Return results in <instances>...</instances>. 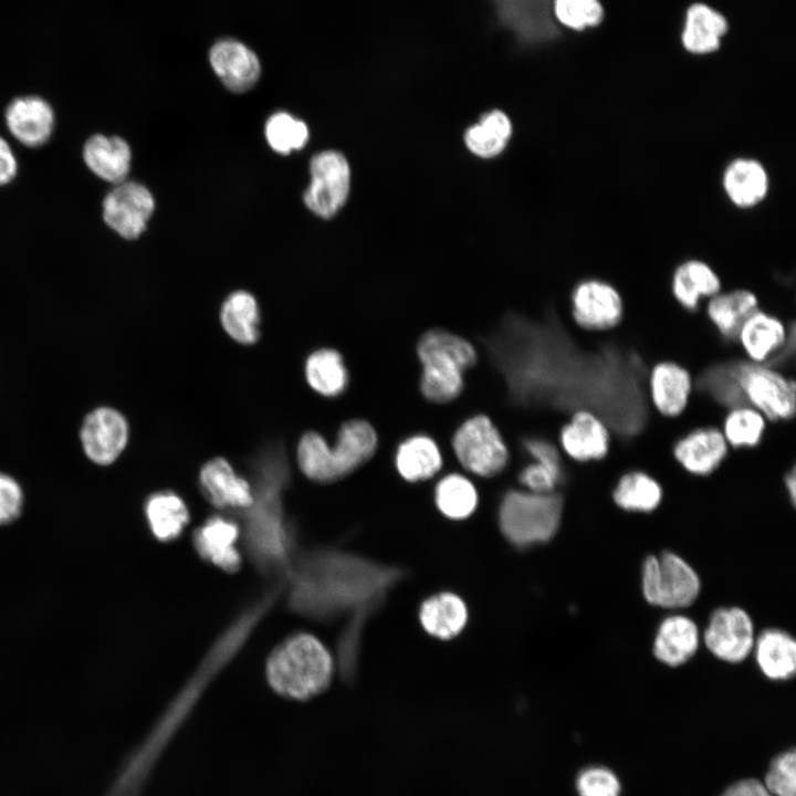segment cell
<instances>
[{
	"mask_svg": "<svg viewBox=\"0 0 796 796\" xmlns=\"http://www.w3.org/2000/svg\"><path fill=\"white\" fill-rule=\"evenodd\" d=\"M513 133L509 116L493 109L481 116L464 133L467 148L476 157L489 159L500 155L510 142Z\"/></svg>",
	"mask_w": 796,
	"mask_h": 796,
	"instance_id": "33",
	"label": "cell"
},
{
	"mask_svg": "<svg viewBox=\"0 0 796 796\" xmlns=\"http://www.w3.org/2000/svg\"><path fill=\"white\" fill-rule=\"evenodd\" d=\"M417 354L422 365L420 390L428 400L438 404L460 395L464 370L476 363V352L467 339L440 328L420 337Z\"/></svg>",
	"mask_w": 796,
	"mask_h": 796,
	"instance_id": "3",
	"label": "cell"
},
{
	"mask_svg": "<svg viewBox=\"0 0 796 796\" xmlns=\"http://www.w3.org/2000/svg\"><path fill=\"white\" fill-rule=\"evenodd\" d=\"M500 23L523 44L544 43L558 29L552 12L553 0H492Z\"/></svg>",
	"mask_w": 796,
	"mask_h": 796,
	"instance_id": "15",
	"label": "cell"
},
{
	"mask_svg": "<svg viewBox=\"0 0 796 796\" xmlns=\"http://www.w3.org/2000/svg\"><path fill=\"white\" fill-rule=\"evenodd\" d=\"M308 136L306 124L285 112L273 114L265 124V138L270 147L282 155L303 148Z\"/></svg>",
	"mask_w": 796,
	"mask_h": 796,
	"instance_id": "40",
	"label": "cell"
},
{
	"mask_svg": "<svg viewBox=\"0 0 796 796\" xmlns=\"http://www.w3.org/2000/svg\"><path fill=\"white\" fill-rule=\"evenodd\" d=\"M729 444L719 429L698 428L682 437L673 447L680 465L694 475H708L722 463Z\"/></svg>",
	"mask_w": 796,
	"mask_h": 796,
	"instance_id": "20",
	"label": "cell"
},
{
	"mask_svg": "<svg viewBox=\"0 0 796 796\" xmlns=\"http://www.w3.org/2000/svg\"><path fill=\"white\" fill-rule=\"evenodd\" d=\"M699 646L696 625L688 617L675 615L666 618L657 631L653 653L661 662L675 667L687 662Z\"/></svg>",
	"mask_w": 796,
	"mask_h": 796,
	"instance_id": "26",
	"label": "cell"
},
{
	"mask_svg": "<svg viewBox=\"0 0 796 796\" xmlns=\"http://www.w3.org/2000/svg\"><path fill=\"white\" fill-rule=\"evenodd\" d=\"M402 576L396 566L343 551L320 549L293 567L290 601L295 610L316 618L352 615L339 656L355 661L365 622Z\"/></svg>",
	"mask_w": 796,
	"mask_h": 796,
	"instance_id": "1",
	"label": "cell"
},
{
	"mask_svg": "<svg viewBox=\"0 0 796 796\" xmlns=\"http://www.w3.org/2000/svg\"><path fill=\"white\" fill-rule=\"evenodd\" d=\"M743 398L772 420L795 413V384L779 371L756 363L739 364L733 370Z\"/></svg>",
	"mask_w": 796,
	"mask_h": 796,
	"instance_id": "7",
	"label": "cell"
},
{
	"mask_svg": "<svg viewBox=\"0 0 796 796\" xmlns=\"http://www.w3.org/2000/svg\"><path fill=\"white\" fill-rule=\"evenodd\" d=\"M721 290L716 272L705 262L688 260L681 263L672 276V293L685 310L693 311L703 298H711Z\"/></svg>",
	"mask_w": 796,
	"mask_h": 796,
	"instance_id": "29",
	"label": "cell"
},
{
	"mask_svg": "<svg viewBox=\"0 0 796 796\" xmlns=\"http://www.w3.org/2000/svg\"><path fill=\"white\" fill-rule=\"evenodd\" d=\"M578 796H620V783L612 771L603 766L583 769L576 778Z\"/></svg>",
	"mask_w": 796,
	"mask_h": 796,
	"instance_id": "43",
	"label": "cell"
},
{
	"mask_svg": "<svg viewBox=\"0 0 796 796\" xmlns=\"http://www.w3.org/2000/svg\"><path fill=\"white\" fill-rule=\"evenodd\" d=\"M562 512L563 501L557 494L512 490L501 502L499 525L513 546L530 548L555 536Z\"/></svg>",
	"mask_w": 796,
	"mask_h": 796,
	"instance_id": "5",
	"label": "cell"
},
{
	"mask_svg": "<svg viewBox=\"0 0 796 796\" xmlns=\"http://www.w3.org/2000/svg\"><path fill=\"white\" fill-rule=\"evenodd\" d=\"M83 159L95 176L116 185L124 181L130 170L132 151L118 136L95 134L84 144Z\"/></svg>",
	"mask_w": 796,
	"mask_h": 796,
	"instance_id": "24",
	"label": "cell"
},
{
	"mask_svg": "<svg viewBox=\"0 0 796 796\" xmlns=\"http://www.w3.org/2000/svg\"><path fill=\"white\" fill-rule=\"evenodd\" d=\"M524 446L536 461L561 464L558 451L551 442L542 439H527L524 441Z\"/></svg>",
	"mask_w": 796,
	"mask_h": 796,
	"instance_id": "46",
	"label": "cell"
},
{
	"mask_svg": "<svg viewBox=\"0 0 796 796\" xmlns=\"http://www.w3.org/2000/svg\"><path fill=\"white\" fill-rule=\"evenodd\" d=\"M333 667L329 652L318 639L298 633L272 652L266 664V678L281 695L306 700L328 687Z\"/></svg>",
	"mask_w": 796,
	"mask_h": 796,
	"instance_id": "2",
	"label": "cell"
},
{
	"mask_svg": "<svg viewBox=\"0 0 796 796\" xmlns=\"http://www.w3.org/2000/svg\"><path fill=\"white\" fill-rule=\"evenodd\" d=\"M562 479V465L543 461L531 463L520 474L523 485L535 493H553Z\"/></svg>",
	"mask_w": 796,
	"mask_h": 796,
	"instance_id": "44",
	"label": "cell"
},
{
	"mask_svg": "<svg viewBox=\"0 0 796 796\" xmlns=\"http://www.w3.org/2000/svg\"><path fill=\"white\" fill-rule=\"evenodd\" d=\"M419 619L430 636L451 639L464 628L468 621V609L458 595L440 593L422 603Z\"/></svg>",
	"mask_w": 796,
	"mask_h": 796,
	"instance_id": "28",
	"label": "cell"
},
{
	"mask_svg": "<svg viewBox=\"0 0 796 796\" xmlns=\"http://www.w3.org/2000/svg\"><path fill=\"white\" fill-rule=\"evenodd\" d=\"M765 416L752 406H733L723 423V436L729 446L751 448L756 446L765 431Z\"/></svg>",
	"mask_w": 796,
	"mask_h": 796,
	"instance_id": "39",
	"label": "cell"
},
{
	"mask_svg": "<svg viewBox=\"0 0 796 796\" xmlns=\"http://www.w3.org/2000/svg\"><path fill=\"white\" fill-rule=\"evenodd\" d=\"M311 184L304 191L305 206L323 219L334 217L346 203L350 190V167L336 150H324L310 161Z\"/></svg>",
	"mask_w": 796,
	"mask_h": 796,
	"instance_id": "9",
	"label": "cell"
},
{
	"mask_svg": "<svg viewBox=\"0 0 796 796\" xmlns=\"http://www.w3.org/2000/svg\"><path fill=\"white\" fill-rule=\"evenodd\" d=\"M395 463L405 480L418 482L432 478L441 469L442 457L431 438L417 434L400 443Z\"/></svg>",
	"mask_w": 796,
	"mask_h": 796,
	"instance_id": "32",
	"label": "cell"
},
{
	"mask_svg": "<svg viewBox=\"0 0 796 796\" xmlns=\"http://www.w3.org/2000/svg\"><path fill=\"white\" fill-rule=\"evenodd\" d=\"M220 321L226 333L237 343L252 345L259 339V306L249 292L231 293L221 306Z\"/></svg>",
	"mask_w": 796,
	"mask_h": 796,
	"instance_id": "34",
	"label": "cell"
},
{
	"mask_svg": "<svg viewBox=\"0 0 796 796\" xmlns=\"http://www.w3.org/2000/svg\"><path fill=\"white\" fill-rule=\"evenodd\" d=\"M708 649L719 659L735 663L754 647V628L747 612L737 607L716 609L703 635Z\"/></svg>",
	"mask_w": 796,
	"mask_h": 796,
	"instance_id": "13",
	"label": "cell"
},
{
	"mask_svg": "<svg viewBox=\"0 0 796 796\" xmlns=\"http://www.w3.org/2000/svg\"><path fill=\"white\" fill-rule=\"evenodd\" d=\"M377 434L373 426L363 419L342 425L335 444L326 440L318 450L321 482H332L352 473L371 458L377 448Z\"/></svg>",
	"mask_w": 796,
	"mask_h": 796,
	"instance_id": "10",
	"label": "cell"
},
{
	"mask_svg": "<svg viewBox=\"0 0 796 796\" xmlns=\"http://www.w3.org/2000/svg\"><path fill=\"white\" fill-rule=\"evenodd\" d=\"M736 339L752 363L762 364L784 347L787 329L776 316L756 310L743 323Z\"/></svg>",
	"mask_w": 796,
	"mask_h": 796,
	"instance_id": "25",
	"label": "cell"
},
{
	"mask_svg": "<svg viewBox=\"0 0 796 796\" xmlns=\"http://www.w3.org/2000/svg\"><path fill=\"white\" fill-rule=\"evenodd\" d=\"M129 426L125 416L112 407H97L83 419L80 429L82 449L97 465L114 463L125 450Z\"/></svg>",
	"mask_w": 796,
	"mask_h": 796,
	"instance_id": "12",
	"label": "cell"
},
{
	"mask_svg": "<svg viewBox=\"0 0 796 796\" xmlns=\"http://www.w3.org/2000/svg\"><path fill=\"white\" fill-rule=\"evenodd\" d=\"M575 322L588 331H607L622 318L624 303L619 292L609 283L589 279L578 283L572 294Z\"/></svg>",
	"mask_w": 796,
	"mask_h": 796,
	"instance_id": "14",
	"label": "cell"
},
{
	"mask_svg": "<svg viewBox=\"0 0 796 796\" xmlns=\"http://www.w3.org/2000/svg\"><path fill=\"white\" fill-rule=\"evenodd\" d=\"M23 492L18 481L0 472V524L11 522L21 512Z\"/></svg>",
	"mask_w": 796,
	"mask_h": 796,
	"instance_id": "45",
	"label": "cell"
},
{
	"mask_svg": "<svg viewBox=\"0 0 796 796\" xmlns=\"http://www.w3.org/2000/svg\"><path fill=\"white\" fill-rule=\"evenodd\" d=\"M552 12L559 24L575 31L596 27L604 18L599 0H553Z\"/></svg>",
	"mask_w": 796,
	"mask_h": 796,
	"instance_id": "41",
	"label": "cell"
},
{
	"mask_svg": "<svg viewBox=\"0 0 796 796\" xmlns=\"http://www.w3.org/2000/svg\"><path fill=\"white\" fill-rule=\"evenodd\" d=\"M209 57L214 73L232 92H245L259 80L261 66L256 55L238 41L228 39L217 42Z\"/></svg>",
	"mask_w": 796,
	"mask_h": 796,
	"instance_id": "17",
	"label": "cell"
},
{
	"mask_svg": "<svg viewBox=\"0 0 796 796\" xmlns=\"http://www.w3.org/2000/svg\"><path fill=\"white\" fill-rule=\"evenodd\" d=\"M796 755L792 748L774 757L764 778V786L773 796H795Z\"/></svg>",
	"mask_w": 796,
	"mask_h": 796,
	"instance_id": "42",
	"label": "cell"
},
{
	"mask_svg": "<svg viewBox=\"0 0 796 796\" xmlns=\"http://www.w3.org/2000/svg\"><path fill=\"white\" fill-rule=\"evenodd\" d=\"M17 171V158L7 140L0 137V186L9 184Z\"/></svg>",
	"mask_w": 796,
	"mask_h": 796,
	"instance_id": "48",
	"label": "cell"
},
{
	"mask_svg": "<svg viewBox=\"0 0 796 796\" xmlns=\"http://www.w3.org/2000/svg\"><path fill=\"white\" fill-rule=\"evenodd\" d=\"M692 391L689 371L674 362H661L649 375V392L654 408L663 416L675 417L687 408Z\"/></svg>",
	"mask_w": 796,
	"mask_h": 796,
	"instance_id": "22",
	"label": "cell"
},
{
	"mask_svg": "<svg viewBox=\"0 0 796 796\" xmlns=\"http://www.w3.org/2000/svg\"><path fill=\"white\" fill-rule=\"evenodd\" d=\"M722 186L734 206L748 209L767 196L769 177L761 161L741 157L733 159L724 169Z\"/></svg>",
	"mask_w": 796,
	"mask_h": 796,
	"instance_id": "23",
	"label": "cell"
},
{
	"mask_svg": "<svg viewBox=\"0 0 796 796\" xmlns=\"http://www.w3.org/2000/svg\"><path fill=\"white\" fill-rule=\"evenodd\" d=\"M785 484L789 494V498L792 500V503H795V494H796V475L795 470L792 469L790 472L785 478Z\"/></svg>",
	"mask_w": 796,
	"mask_h": 796,
	"instance_id": "49",
	"label": "cell"
},
{
	"mask_svg": "<svg viewBox=\"0 0 796 796\" xmlns=\"http://www.w3.org/2000/svg\"><path fill=\"white\" fill-rule=\"evenodd\" d=\"M8 129L21 144L38 147L45 144L54 128V112L51 105L39 96L13 100L6 109Z\"/></svg>",
	"mask_w": 796,
	"mask_h": 796,
	"instance_id": "18",
	"label": "cell"
},
{
	"mask_svg": "<svg viewBox=\"0 0 796 796\" xmlns=\"http://www.w3.org/2000/svg\"><path fill=\"white\" fill-rule=\"evenodd\" d=\"M145 514L151 533L160 541L177 538L189 521L185 501L170 491L150 495L145 504Z\"/></svg>",
	"mask_w": 796,
	"mask_h": 796,
	"instance_id": "35",
	"label": "cell"
},
{
	"mask_svg": "<svg viewBox=\"0 0 796 796\" xmlns=\"http://www.w3.org/2000/svg\"><path fill=\"white\" fill-rule=\"evenodd\" d=\"M755 657L762 672L772 680H787L796 670V643L781 629H767L760 635Z\"/></svg>",
	"mask_w": 796,
	"mask_h": 796,
	"instance_id": "31",
	"label": "cell"
},
{
	"mask_svg": "<svg viewBox=\"0 0 796 796\" xmlns=\"http://www.w3.org/2000/svg\"><path fill=\"white\" fill-rule=\"evenodd\" d=\"M756 310L758 300L756 295L744 289L730 292H719L710 298L706 313L718 332L729 341L736 339L737 333Z\"/></svg>",
	"mask_w": 796,
	"mask_h": 796,
	"instance_id": "30",
	"label": "cell"
},
{
	"mask_svg": "<svg viewBox=\"0 0 796 796\" xmlns=\"http://www.w3.org/2000/svg\"><path fill=\"white\" fill-rule=\"evenodd\" d=\"M609 443L608 428L588 410L576 411L561 431L563 450L576 461L601 460L609 451Z\"/></svg>",
	"mask_w": 796,
	"mask_h": 796,
	"instance_id": "19",
	"label": "cell"
},
{
	"mask_svg": "<svg viewBox=\"0 0 796 796\" xmlns=\"http://www.w3.org/2000/svg\"><path fill=\"white\" fill-rule=\"evenodd\" d=\"M239 526L223 516H211L193 534V543L201 557L226 572H235L241 557L235 547Z\"/></svg>",
	"mask_w": 796,
	"mask_h": 796,
	"instance_id": "21",
	"label": "cell"
},
{
	"mask_svg": "<svg viewBox=\"0 0 796 796\" xmlns=\"http://www.w3.org/2000/svg\"><path fill=\"white\" fill-rule=\"evenodd\" d=\"M720 796H773L764 784L755 778L737 781Z\"/></svg>",
	"mask_w": 796,
	"mask_h": 796,
	"instance_id": "47",
	"label": "cell"
},
{
	"mask_svg": "<svg viewBox=\"0 0 796 796\" xmlns=\"http://www.w3.org/2000/svg\"><path fill=\"white\" fill-rule=\"evenodd\" d=\"M102 207L104 222L122 238L132 240L145 231L155 200L142 184L124 180L107 192Z\"/></svg>",
	"mask_w": 796,
	"mask_h": 796,
	"instance_id": "11",
	"label": "cell"
},
{
	"mask_svg": "<svg viewBox=\"0 0 796 796\" xmlns=\"http://www.w3.org/2000/svg\"><path fill=\"white\" fill-rule=\"evenodd\" d=\"M641 586L646 600L663 608L687 607L700 593V579L695 570L672 552L646 558Z\"/></svg>",
	"mask_w": 796,
	"mask_h": 796,
	"instance_id": "6",
	"label": "cell"
},
{
	"mask_svg": "<svg viewBox=\"0 0 796 796\" xmlns=\"http://www.w3.org/2000/svg\"><path fill=\"white\" fill-rule=\"evenodd\" d=\"M614 502L629 512H652L662 499L661 485L642 471L624 474L612 492Z\"/></svg>",
	"mask_w": 796,
	"mask_h": 796,
	"instance_id": "37",
	"label": "cell"
},
{
	"mask_svg": "<svg viewBox=\"0 0 796 796\" xmlns=\"http://www.w3.org/2000/svg\"><path fill=\"white\" fill-rule=\"evenodd\" d=\"M281 483V474L273 478L265 472L253 504L247 509V546L264 570L285 566L291 556L292 542L279 496Z\"/></svg>",
	"mask_w": 796,
	"mask_h": 796,
	"instance_id": "4",
	"label": "cell"
},
{
	"mask_svg": "<svg viewBox=\"0 0 796 796\" xmlns=\"http://www.w3.org/2000/svg\"><path fill=\"white\" fill-rule=\"evenodd\" d=\"M726 30L727 22L721 13L706 4L694 3L685 13L682 44L690 53H711L719 49Z\"/></svg>",
	"mask_w": 796,
	"mask_h": 796,
	"instance_id": "27",
	"label": "cell"
},
{
	"mask_svg": "<svg viewBox=\"0 0 796 796\" xmlns=\"http://www.w3.org/2000/svg\"><path fill=\"white\" fill-rule=\"evenodd\" d=\"M453 451L460 463L472 473L489 478L506 465V446L489 417L476 415L465 420L452 438Z\"/></svg>",
	"mask_w": 796,
	"mask_h": 796,
	"instance_id": "8",
	"label": "cell"
},
{
	"mask_svg": "<svg viewBox=\"0 0 796 796\" xmlns=\"http://www.w3.org/2000/svg\"><path fill=\"white\" fill-rule=\"evenodd\" d=\"M305 378L310 387L324 397L341 395L348 383L342 355L332 348H321L307 357Z\"/></svg>",
	"mask_w": 796,
	"mask_h": 796,
	"instance_id": "36",
	"label": "cell"
},
{
	"mask_svg": "<svg viewBox=\"0 0 796 796\" xmlns=\"http://www.w3.org/2000/svg\"><path fill=\"white\" fill-rule=\"evenodd\" d=\"M205 496L217 507L249 509L254 501L250 483L223 458L209 460L199 473Z\"/></svg>",
	"mask_w": 796,
	"mask_h": 796,
	"instance_id": "16",
	"label": "cell"
},
{
	"mask_svg": "<svg viewBox=\"0 0 796 796\" xmlns=\"http://www.w3.org/2000/svg\"><path fill=\"white\" fill-rule=\"evenodd\" d=\"M434 500L443 515L452 520H462L474 512L478 493L469 479L453 473L438 482Z\"/></svg>",
	"mask_w": 796,
	"mask_h": 796,
	"instance_id": "38",
	"label": "cell"
}]
</instances>
